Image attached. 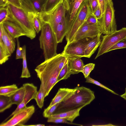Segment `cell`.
<instances>
[{
  "label": "cell",
  "instance_id": "6da1fadb",
  "mask_svg": "<svg viewBox=\"0 0 126 126\" xmlns=\"http://www.w3.org/2000/svg\"><path fill=\"white\" fill-rule=\"evenodd\" d=\"M61 53L37 65L34 69L39 79L46 97L57 83V78L60 70V63L64 57Z\"/></svg>",
  "mask_w": 126,
  "mask_h": 126
},
{
  "label": "cell",
  "instance_id": "7a4b0ae2",
  "mask_svg": "<svg viewBox=\"0 0 126 126\" xmlns=\"http://www.w3.org/2000/svg\"><path fill=\"white\" fill-rule=\"evenodd\" d=\"M69 96L60 103L54 114L82 108L89 104L95 98L94 92L83 86H77Z\"/></svg>",
  "mask_w": 126,
  "mask_h": 126
},
{
  "label": "cell",
  "instance_id": "3957f363",
  "mask_svg": "<svg viewBox=\"0 0 126 126\" xmlns=\"http://www.w3.org/2000/svg\"><path fill=\"white\" fill-rule=\"evenodd\" d=\"M42 27L39 38L40 47L42 49L45 60L56 56L58 43L55 33L49 24L42 22Z\"/></svg>",
  "mask_w": 126,
  "mask_h": 126
},
{
  "label": "cell",
  "instance_id": "277c9868",
  "mask_svg": "<svg viewBox=\"0 0 126 126\" xmlns=\"http://www.w3.org/2000/svg\"><path fill=\"white\" fill-rule=\"evenodd\" d=\"M8 18L19 25L24 31L26 36L31 39L36 36V32L33 23L28 16V13L22 8L19 7L9 3Z\"/></svg>",
  "mask_w": 126,
  "mask_h": 126
},
{
  "label": "cell",
  "instance_id": "5b68a950",
  "mask_svg": "<svg viewBox=\"0 0 126 126\" xmlns=\"http://www.w3.org/2000/svg\"><path fill=\"white\" fill-rule=\"evenodd\" d=\"M69 8L68 0H60L57 4L52 9L39 15L41 23L49 24L55 33L57 26L63 19L66 17Z\"/></svg>",
  "mask_w": 126,
  "mask_h": 126
},
{
  "label": "cell",
  "instance_id": "8992f818",
  "mask_svg": "<svg viewBox=\"0 0 126 126\" xmlns=\"http://www.w3.org/2000/svg\"><path fill=\"white\" fill-rule=\"evenodd\" d=\"M91 11L88 0H85L79 8L71 28L65 36L67 44L72 41L76 32L84 23Z\"/></svg>",
  "mask_w": 126,
  "mask_h": 126
},
{
  "label": "cell",
  "instance_id": "52a82bcc",
  "mask_svg": "<svg viewBox=\"0 0 126 126\" xmlns=\"http://www.w3.org/2000/svg\"><path fill=\"white\" fill-rule=\"evenodd\" d=\"M114 12L112 0L108 1L102 17L101 19L98 20L100 24L102 33L106 35L117 31V26Z\"/></svg>",
  "mask_w": 126,
  "mask_h": 126
},
{
  "label": "cell",
  "instance_id": "ba28073f",
  "mask_svg": "<svg viewBox=\"0 0 126 126\" xmlns=\"http://www.w3.org/2000/svg\"><path fill=\"white\" fill-rule=\"evenodd\" d=\"M126 38V28L124 27L103 36L97 54L95 58L104 53L119 41Z\"/></svg>",
  "mask_w": 126,
  "mask_h": 126
},
{
  "label": "cell",
  "instance_id": "9c48e42d",
  "mask_svg": "<svg viewBox=\"0 0 126 126\" xmlns=\"http://www.w3.org/2000/svg\"><path fill=\"white\" fill-rule=\"evenodd\" d=\"M89 39L85 38L67 44L61 54L67 58L85 57V49Z\"/></svg>",
  "mask_w": 126,
  "mask_h": 126
},
{
  "label": "cell",
  "instance_id": "30bf717a",
  "mask_svg": "<svg viewBox=\"0 0 126 126\" xmlns=\"http://www.w3.org/2000/svg\"><path fill=\"white\" fill-rule=\"evenodd\" d=\"M35 111L33 105L26 106L14 114L10 119L1 123L0 126H24Z\"/></svg>",
  "mask_w": 126,
  "mask_h": 126
},
{
  "label": "cell",
  "instance_id": "8fae6325",
  "mask_svg": "<svg viewBox=\"0 0 126 126\" xmlns=\"http://www.w3.org/2000/svg\"><path fill=\"white\" fill-rule=\"evenodd\" d=\"M100 33H102L101 30L99 20L93 25L88 24L85 21L76 32L72 42L85 38H93Z\"/></svg>",
  "mask_w": 126,
  "mask_h": 126
},
{
  "label": "cell",
  "instance_id": "7c38bea8",
  "mask_svg": "<svg viewBox=\"0 0 126 126\" xmlns=\"http://www.w3.org/2000/svg\"><path fill=\"white\" fill-rule=\"evenodd\" d=\"M23 86L25 88V92L23 100L22 102L18 106L16 109L5 120L13 116L20 110L25 107L27 104L32 99H35L38 92L37 87L33 83H27L23 84Z\"/></svg>",
  "mask_w": 126,
  "mask_h": 126
},
{
  "label": "cell",
  "instance_id": "4fadbf2b",
  "mask_svg": "<svg viewBox=\"0 0 126 126\" xmlns=\"http://www.w3.org/2000/svg\"><path fill=\"white\" fill-rule=\"evenodd\" d=\"M47 0H20L21 8L27 13L39 14L43 11Z\"/></svg>",
  "mask_w": 126,
  "mask_h": 126
},
{
  "label": "cell",
  "instance_id": "5bb4252c",
  "mask_svg": "<svg viewBox=\"0 0 126 126\" xmlns=\"http://www.w3.org/2000/svg\"><path fill=\"white\" fill-rule=\"evenodd\" d=\"M85 0H73L69 3V8L66 15L67 33L69 30L77 11Z\"/></svg>",
  "mask_w": 126,
  "mask_h": 126
},
{
  "label": "cell",
  "instance_id": "9a60e30c",
  "mask_svg": "<svg viewBox=\"0 0 126 126\" xmlns=\"http://www.w3.org/2000/svg\"><path fill=\"white\" fill-rule=\"evenodd\" d=\"M2 24L6 30L15 39L26 35L25 33L21 28L8 18Z\"/></svg>",
  "mask_w": 126,
  "mask_h": 126
},
{
  "label": "cell",
  "instance_id": "2e32d148",
  "mask_svg": "<svg viewBox=\"0 0 126 126\" xmlns=\"http://www.w3.org/2000/svg\"><path fill=\"white\" fill-rule=\"evenodd\" d=\"M101 34L100 33L94 37L89 38L85 49V57L90 58L99 46L101 41L100 39Z\"/></svg>",
  "mask_w": 126,
  "mask_h": 126
},
{
  "label": "cell",
  "instance_id": "e0dca14e",
  "mask_svg": "<svg viewBox=\"0 0 126 126\" xmlns=\"http://www.w3.org/2000/svg\"><path fill=\"white\" fill-rule=\"evenodd\" d=\"M75 90V88L74 89L68 88H61L59 89L50 104L46 109H48L54 105L63 101L71 95Z\"/></svg>",
  "mask_w": 126,
  "mask_h": 126
},
{
  "label": "cell",
  "instance_id": "ac0fdd59",
  "mask_svg": "<svg viewBox=\"0 0 126 126\" xmlns=\"http://www.w3.org/2000/svg\"><path fill=\"white\" fill-rule=\"evenodd\" d=\"M1 25L2 31V40L5 47L11 54L15 49L16 43L15 39L6 30L2 23Z\"/></svg>",
  "mask_w": 126,
  "mask_h": 126
},
{
  "label": "cell",
  "instance_id": "d6986e66",
  "mask_svg": "<svg viewBox=\"0 0 126 126\" xmlns=\"http://www.w3.org/2000/svg\"><path fill=\"white\" fill-rule=\"evenodd\" d=\"M67 59L68 67L72 74L82 72L85 65L80 58Z\"/></svg>",
  "mask_w": 126,
  "mask_h": 126
},
{
  "label": "cell",
  "instance_id": "ffe728a7",
  "mask_svg": "<svg viewBox=\"0 0 126 126\" xmlns=\"http://www.w3.org/2000/svg\"><path fill=\"white\" fill-rule=\"evenodd\" d=\"M82 108L81 107L62 113L53 114L50 117L63 118L72 123L74 119L79 115V111Z\"/></svg>",
  "mask_w": 126,
  "mask_h": 126
},
{
  "label": "cell",
  "instance_id": "44dd1931",
  "mask_svg": "<svg viewBox=\"0 0 126 126\" xmlns=\"http://www.w3.org/2000/svg\"><path fill=\"white\" fill-rule=\"evenodd\" d=\"M67 33L66 20L65 17L58 25L55 33L58 43L62 42L63 38Z\"/></svg>",
  "mask_w": 126,
  "mask_h": 126
},
{
  "label": "cell",
  "instance_id": "7402d4cb",
  "mask_svg": "<svg viewBox=\"0 0 126 126\" xmlns=\"http://www.w3.org/2000/svg\"><path fill=\"white\" fill-rule=\"evenodd\" d=\"M25 92L24 88L23 86H22L13 95L10 97L13 104H16L18 106L22 102Z\"/></svg>",
  "mask_w": 126,
  "mask_h": 126
},
{
  "label": "cell",
  "instance_id": "603a6c76",
  "mask_svg": "<svg viewBox=\"0 0 126 126\" xmlns=\"http://www.w3.org/2000/svg\"><path fill=\"white\" fill-rule=\"evenodd\" d=\"M16 84L1 86L0 95L10 97L13 95L18 89Z\"/></svg>",
  "mask_w": 126,
  "mask_h": 126
},
{
  "label": "cell",
  "instance_id": "cb8c5ba5",
  "mask_svg": "<svg viewBox=\"0 0 126 126\" xmlns=\"http://www.w3.org/2000/svg\"><path fill=\"white\" fill-rule=\"evenodd\" d=\"M28 16L33 24L36 32L38 33L41 30L42 27V24L39 15L32 12H28Z\"/></svg>",
  "mask_w": 126,
  "mask_h": 126
},
{
  "label": "cell",
  "instance_id": "d4e9b609",
  "mask_svg": "<svg viewBox=\"0 0 126 126\" xmlns=\"http://www.w3.org/2000/svg\"><path fill=\"white\" fill-rule=\"evenodd\" d=\"M23 50V68L20 78H28L31 77L29 71L28 69L26 56V46L24 45L22 47Z\"/></svg>",
  "mask_w": 126,
  "mask_h": 126
},
{
  "label": "cell",
  "instance_id": "484cf974",
  "mask_svg": "<svg viewBox=\"0 0 126 126\" xmlns=\"http://www.w3.org/2000/svg\"><path fill=\"white\" fill-rule=\"evenodd\" d=\"M71 74L68 67L67 59V61L60 72L57 78V83L61 80L67 79Z\"/></svg>",
  "mask_w": 126,
  "mask_h": 126
},
{
  "label": "cell",
  "instance_id": "4316f807",
  "mask_svg": "<svg viewBox=\"0 0 126 126\" xmlns=\"http://www.w3.org/2000/svg\"><path fill=\"white\" fill-rule=\"evenodd\" d=\"M13 105L10 97L0 95V112H2Z\"/></svg>",
  "mask_w": 126,
  "mask_h": 126
},
{
  "label": "cell",
  "instance_id": "83f0119b",
  "mask_svg": "<svg viewBox=\"0 0 126 126\" xmlns=\"http://www.w3.org/2000/svg\"><path fill=\"white\" fill-rule=\"evenodd\" d=\"M11 55L5 47L3 42H0V64H2L8 60Z\"/></svg>",
  "mask_w": 126,
  "mask_h": 126
},
{
  "label": "cell",
  "instance_id": "f1b7e54d",
  "mask_svg": "<svg viewBox=\"0 0 126 126\" xmlns=\"http://www.w3.org/2000/svg\"><path fill=\"white\" fill-rule=\"evenodd\" d=\"M45 97L44 90L41 84L39 89L38 91L35 100L37 105L40 109H42L44 106V99Z\"/></svg>",
  "mask_w": 126,
  "mask_h": 126
},
{
  "label": "cell",
  "instance_id": "f546056e",
  "mask_svg": "<svg viewBox=\"0 0 126 126\" xmlns=\"http://www.w3.org/2000/svg\"><path fill=\"white\" fill-rule=\"evenodd\" d=\"M60 0H47L44 6L43 12H47L52 9L57 4Z\"/></svg>",
  "mask_w": 126,
  "mask_h": 126
},
{
  "label": "cell",
  "instance_id": "4dcf8cb0",
  "mask_svg": "<svg viewBox=\"0 0 126 126\" xmlns=\"http://www.w3.org/2000/svg\"><path fill=\"white\" fill-rule=\"evenodd\" d=\"M86 81L85 82L87 83H90L95 84L96 85L99 86L103 89L109 91L111 93L117 95H119L118 94L115 92L113 91L104 85H103L101 83L98 81L95 80L91 78L89 76L86 78H85Z\"/></svg>",
  "mask_w": 126,
  "mask_h": 126
},
{
  "label": "cell",
  "instance_id": "1f68e13d",
  "mask_svg": "<svg viewBox=\"0 0 126 126\" xmlns=\"http://www.w3.org/2000/svg\"><path fill=\"white\" fill-rule=\"evenodd\" d=\"M47 122H52L55 123H63L69 124L74 125L80 126L82 125H81L76 124L73 123L68 122L66 120L61 118H54L49 117L48 118Z\"/></svg>",
  "mask_w": 126,
  "mask_h": 126
},
{
  "label": "cell",
  "instance_id": "d6a6232c",
  "mask_svg": "<svg viewBox=\"0 0 126 126\" xmlns=\"http://www.w3.org/2000/svg\"><path fill=\"white\" fill-rule=\"evenodd\" d=\"M95 66V64L93 63H90L84 65L82 72L85 78L89 76L90 72L94 69Z\"/></svg>",
  "mask_w": 126,
  "mask_h": 126
},
{
  "label": "cell",
  "instance_id": "836d02e7",
  "mask_svg": "<svg viewBox=\"0 0 126 126\" xmlns=\"http://www.w3.org/2000/svg\"><path fill=\"white\" fill-rule=\"evenodd\" d=\"M60 103L53 105L48 109H45L43 113V116L46 118H48L52 115Z\"/></svg>",
  "mask_w": 126,
  "mask_h": 126
},
{
  "label": "cell",
  "instance_id": "e575fe53",
  "mask_svg": "<svg viewBox=\"0 0 126 126\" xmlns=\"http://www.w3.org/2000/svg\"><path fill=\"white\" fill-rule=\"evenodd\" d=\"M9 11L7 6L0 8V24L2 23L8 18Z\"/></svg>",
  "mask_w": 126,
  "mask_h": 126
},
{
  "label": "cell",
  "instance_id": "d590c367",
  "mask_svg": "<svg viewBox=\"0 0 126 126\" xmlns=\"http://www.w3.org/2000/svg\"><path fill=\"white\" fill-rule=\"evenodd\" d=\"M126 48V38L119 41L110 48L107 52L116 49Z\"/></svg>",
  "mask_w": 126,
  "mask_h": 126
},
{
  "label": "cell",
  "instance_id": "8d00e7d4",
  "mask_svg": "<svg viewBox=\"0 0 126 126\" xmlns=\"http://www.w3.org/2000/svg\"><path fill=\"white\" fill-rule=\"evenodd\" d=\"M85 21L88 24L93 25L98 23L99 22V20L94 16L91 11L86 18Z\"/></svg>",
  "mask_w": 126,
  "mask_h": 126
},
{
  "label": "cell",
  "instance_id": "74e56055",
  "mask_svg": "<svg viewBox=\"0 0 126 126\" xmlns=\"http://www.w3.org/2000/svg\"><path fill=\"white\" fill-rule=\"evenodd\" d=\"M16 39L17 43V48L16 53V59H23V54L22 48L20 47L18 38H16Z\"/></svg>",
  "mask_w": 126,
  "mask_h": 126
},
{
  "label": "cell",
  "instance_id": "f35d334b",
  "mask_svg": "<svg viewBox=\"0 0 126 126\" xmlns=\"http://www.w3.org/2000/svg\"><path fill=\"white\" fill-rule=\"evenodd\" d=\"M92 14L98 20L101 19L102 14L101 9L99 5L96 10Z\"/></svg>",
  "mask_w": 126,
  "mask_h": 126
},
{
  "label": "cell",
  "instance_id": "ab89813d",
  "mask_svg": "<svg viewBox=\"0 0 126 126\" xmlns=\"http://www.w3.org/2000/svg\"><path fill=\"white\" fill-rule=\"evenodd\" d=\"M99 5L97 0H93L91 4L90 8L91 12L93 13L97 9Z\"/></svg>",
  "mask_w": 126,
  "mask_h": 126
},
{
  "label": "cell",
  "instance_id": "60d3db41",
  "mask_svg": "<svg viewBox=\"0 0 126 126\" xmlns=\"http://www.w3.org/2000/svg\"><path fill=\"white\" fill-rule=\"evenodd\" d=\"M110 0H99V4L101 9L102 15L105 11L106 3Z\"/></svg>",
  "mask_w": 126,
  "mask_h": 126
},
{
  "label": "cell",
  "instance_id": "b9f144b4",
  "mask_svg": "<svg viewBox=\"0 0 126 126\" xmlns=\"http://www.w3.org/2000/svg\"><path fill=\"white\" fill-rule=\"evenodd\" d=\"M9 3L19 7L21 8L20 0H7Z\"/></svg>",
  "mask_w": 126,
  "mask_h": 126
},
{
  "label": "cell",
  "instance_id": "7bdbcfd3",
  "mask_svg": "<svg viewBox=\"0 0 126 126\" xmlns=\"http://www.w3.org/2000/svg\"><path fill=\"white\" fill-rule=\"evenodd\" d=\"M8 3L7 0H0V8L7 6Z\"/></svg>",
  "mask_w": 126,
  "mask_h": 126
},
{
  "label": "cell",
  "instance_id": "ee69618b",
  "mask_svg": "<svg viewBox=\"0 0 126 126\" xmlns=\"http://www.w3.org/2000/svg\"><path fill=\"white\" fill-rule=\"evenodd\" d=\"M120 96L126 100V91L124 94L120 95Z\"/></svg>",
  "mask_w": 126,
  "mask_h": 126
},
{
  "label": "cell",
  "instance_id": "f6af8a7d",
  "mask_svg": "<svg viewBox=\"0 0 126 126\" xmlns=\"http://www.w3.org/2000/svg\"><path fill=\"white\" fill-rule=\"evenodd\" d=\"M28 126H44L45 125L44 124H38L36 125H29Z\"/></svg>",
  "mask_w": 126,
  "mask_h": 126
},
{
  "label": "cell",
  "instance_id": "bcb514c9",
  "mask_svg": "<svg viewBox=\"0 0 126 126\" xmlns=\"http://www.w3.org/2000/svg\"><path fill=\"white\" fill-rule=\"evenodd\" d=\"M73 0H68V1L69 3L72 1Z\"/></svg>",
  "mask_w": 126,
  "mask_h": 126
},
{
  "label": "cell",
  "instance_id": "7dc6e473",
  "mask_svg": "<svg viewBox=\"0 0 126 126\" xmlns=\"http://www.w3.org/2000/svg\"><path fill=\"white\" fill-rule=\"evenodd\" d=\"M125 92H126V88H125Z\"/></svg>",
  "mask_w": 126,
  "mask_h": 126
}]
</instances>
